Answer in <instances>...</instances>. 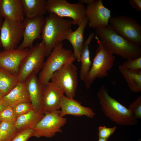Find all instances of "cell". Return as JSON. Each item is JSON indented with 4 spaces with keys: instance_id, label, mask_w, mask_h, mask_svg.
<instances>
[{
    "instance_id": "6da1fadb",
    "label": "cell",
    "mask_w": 141,
    "mask_h": 141,
    "mask_svg": "<svg viewBox=\"0 0 141 141\" xmlns=\"http://www.w3.org/2000/svg\"><path fill=\"white\" fill-rule=\"evenodd\" d=\"M73 21L72 20L64 19L54 13H50L45 18L41 37L48 56L54 48L62 43L71 32Z\"/></svg>"
},
{
    "instance_id": "7a4b0ae2",
    "label": "cell",
    "mask_w": 141,
    "mask_h": 141,
    "mask_svg": "<svg viewBox=\"0 0 141 141\" xmlns=\"http://www.w3.org/2000/svg\"><path fill=\"white\" fill-rule=\"evenodd\" d=\"M97 35L105 48L127 60L141 57V48L127 40L116 33L109 25L95 29Z\"/></svg>"
},
{
    "instance_id": "3957f363",
    "label": "cell",
    "mask_w": 141,
    "mask_h": 141,
    "mask_svg": "<svg viewBox=\"0 0 141 141\" xmlns=\"http://www.w3.org/2000/svg\"><path fill=\"white\" fill-rule=\"evenodd\" d=\"M97 95L103 113L112 121L125 126H132L137 123L130 110L110 96L105 86H101Z\"/></svg>"
},
{
    "instance_id": "277c9868",
    "label": "cell",
    "mask_w": 141,
    "mask_h": 141,
    "mask_svg": "<svg viewBox=\"0 0 141 141\" xmlns=\"http://www.w3.org/2000/svg\"><path fill=\"white\" fill-rule=\"evenodd\" d=\"M98 47L92 62L89 74L84 81L87 89L90 86L96 78L107 76L108 72L113 66L115 57L105 48L97 35L94 37Z\"/></svg>"
},
{
    "instance_id": "5b68a950",
    "label": "cell",
    "mask_w": 141,
    "mask_h": 141,
    "mask_svg": "<svg viewBox=\"0 0 141 141\" xmlns=\"http://www.w3.org/2000/svg\"><path fill=\"white\" fill-rule=\"evenodd\" d=\"M48 57L38 77L40 81L45 85L50 81L55 72L64 65L73 63L76 60L71 50L63 48L62 42L57 45Z\"/></svg>"
},
{
    "instance_id": "8992f818",
    "label": "cell",
    "mask_w": 141,
    "mask_h": 141,
    "mask_svg": "<svg viewBox=\"0 0 141 141\" xmlns=\"http://www.w3.org/2000/svg\"><path fill=\"white\" fill-rule=\"evenodd\" d=\"M46 56V51L43 41L29 49L28 55L21 62L18 77L19 82H25L31 74H37L42 69Z\"/></svg>"
},
{
    "instance_id": "52a82bcc",
    "label": "cell",
    "mask_w": 141,
    "mask_h": 141,
    "mask_svg": "<svg viewBox=\"0 0 141 141\" xmlns=\"http://www.w3.org/2000/svg\"><path fill=\"white\" fill-rule=\"evenodd\" d=\"M109 25L118 34L131 43L141 46V26L134 18L121 15L110 19Z\"/></svg>"
},
{
    "instance_id": "ba28073f",
    "label": "cell",
    "mask_w": 141,
    "mask_h": 141,
    "mask_svg": "<svg viewBox=\"0 0 141 141\" xmlns=\"http://www.w3.org/2000/svg\"><path fill=\"white\" fill-rule=\"evenodd\" d=\"M47 11L60 17L71 18L73 25H79L85 17L86 8L79 2L71 3L66 0H47Z\"/></svg>"
},
{
    "instance_id": "9c48e42d",
    "label": "cell",
    "mask_w": 141,
    "mask_h": 141,
    "mask_svg": "<svg viewBox=\"0 0 141 141\" xmlns=\"http://www.w3.org/2000/svg\"><path fill=\"white\" fill-rule=\"evenodd\" d=\"M51 81L60 88L67 97L74 98L78 84L77 68L73 63L67 64L52 75Z\"/></svg>"
},
{
    "instance_id": "30bf717a",
    "label": "cell",
    "mask_w": 141,
    "mask_h": 141,
    "mask_svg": "<svg viewBox=\"0 0 141 141\" xmlns=\"http://www.w3.org/2000/svg\"><path fill=\"white\" fill-rule=\"evenodd\" d=\"M60 110L45 112L44 115L33 130L32 136L51 138L57 133L62 132V127L66 123L67 119L60 115Z\"/></svg>"
},
{
    "instance_id": "8fae6325",
    "label": "cell",
    "mask_w": 141,
    "mask_h": 141,
    "mask_svg": "<svg viewBox=\"0 0 141 141\" xmlns=\"http://www.w3.org/2000/svg\"><path fill=\"white\" fill-rule=\"evenodd\" d=\"M0 31V46L4 50L16 49L23 37L22 21L4 19Z\"/></svg>"
},
{
    "instance_id": "7c38bea8",
    "label": "cell",
    "mask_w": 141,
    "mask_h": 141,
    "mask_svg": "<svg viewBox=\"0 0 141 141\" xmlns=\"http://www.w3.org/2000/svg\"><path fill=\"white\" fill-rule=\"evenodd\" d=\"M86 8L85 17L90 27L96 29L109 26L111 11L104 5L102 0H94Z\"/></svg>"
},
{
    "instance_id": "4fadbf2b",
    "label": "cell",
    "mask_w": 141,
    "mask_h": 141,
    "mask_svg": "<svg viewBox=\"0 0 141 141\" xmlns=\"http://www.w3.org/2000/svg\"><path fill=\"white\" fill-rule=\"evenodd\" d=\"M45 22V18L43 16L25 17L22 21L23 40L17 48H30L33 46V42L36 39H42L41 35Z\"/></svg>"
},
{
    "instance_id": "5bb4252c",
    "label": "cell",
    "mask_w": 141,
    "mask_h": 141,
    "mask_svg": "<svg viewBox=\"0 0 141 141\" xmlns=\"http://www.w3.org/2000/svg\"><path fill=\"white\" fill-rule=\"evenodd\" d=\"M29 51L28 48H17L0 52V67L18 76L21 63Z\"/></svg>"
},
{
    "instance_id": "9a60e30c",
    "label": "cell",
    "mask_w": 141,
    "mask_h": 141,
    "mask_svg": "<svg viewBox=\"0 0 141 141\" xmlns=\"http://www.w3.org/2000/svg\"><path fill=\"white\" fill-rule=\"evenodd\" d=\"M25 82L34 110L44 114L43 102L46 85L40 81L34 73L30 75Z\"/></svg>"
},
{
    "instance_id": "2e32d148",
    "label": "cell",
    "mask_w": 141,
    "mask_h": 141,
    "mask_svg": "<svg viewBox=\"0 0 141 141\" xmlns=\"http://www.w3.org/2000/svg\"><path fill=\"white\" fill-rule=\"evenodd\" d=\"M60 108V115L62 117L66 115H71L76 116L85 115L92 118L95 115L91 108L84 106L80 102L64 95L61 100Z\"/></svg>"
},
{
    "instance_id": "e0dca14e",
    "label": "cell",
    "mask_w": 141,
    "mask_h": 141,
    "mask_svg": "<svg viewBox=\"0 0 141 141\" xmlns=\"http://www.w3.org/2000/svg\"><path fill=\"white\" fill-rule=\"evenodd\" d=\"M64 94L63 91L52 82L48 83L45 85L43 100L44 113L59 110Z\"/></svg>"
},
{
    "instance_id": "ac0fdd59",
    "label": "cell",
    "mask_w": 141,
    "mask_h": 141,
    "mask_svg": "<svg viewBox=\"0 0 141 141\" xmlns=\"http://www.w3.org/2000/svg\"><path fill=\"white\" fill-rule=\"evenodd\" d=\"M0 15L4 19L22 21L25 16L21 0H2Z\"/></svg>"
},
{
    "instance_id": "d6986e66",
    "label": "cell",
    "mask_w": 141,
    "mask_h": 141,
    "mask_svg": "<svg viewBox=\"0 0 141 141\" xmlns=\"http://www.w3.org/2000/svg\"><path fill=\"white\" fill-rule=\"evenodd\" d=\"M1 101L7 106L12 108L22 103L31 102L25 82L19 83L13 89L3 97Z\"/></svg>"
},
{
    "instance_id": "ffe728a7",
    "label": "cell",
    "mask_w": 141,
    "mask_h": 141,
    "mask_svg": "<svg viewBox=\"0 0 141 141\" xmlns=\"http://www.w3.org/2000/svg\"><path fill=\"white\" fill-rule=\"evenodd\" d=\"M88 22L87 19L85 17L78 25V28L74 31L72 30L70 32L66 38L71 44L73 49L74 57L79 62L80 61L81 54L84 42V31Z\"/></svg>"
},
{
    "instance_id": "44dd1931",
    "label": "cell",
    "mask_w": 141,
    "mask_h": 141,
    "mask_svg": "<svg viewBox=\"0 0 141 141\" xmlns=\"http://www.w3.org/2000/svg\"><path fill=\"white\" fill-rule=\"evenodd\" d=\"M44 115L33 109L19 116L14 124L17 133L27 129H33Z\"/></svg>"
},
{
    "instance_id": "7402d4cb",
    "label": "cell",
    "mask_w": 141,
    "mask_h": 141,
    "mask_svg": "<svg viewBox=\"0 0 141 141\" xmlns=\"http://www.w3.org/2000/svg\"><path fill=\"white\" fill-rule=\"evenodd\" d=\"M95 34L92 33L90 34L84 42L80 55L81 66L79 77L81 80L84 81L87 77L92 64L90 57L89 46L95 37Z\"/></svg>"
},
{
    "instance_id": "603a6c76",
    "label": "cell",
    "mask_w": 141,
    "mask_h": 141,
    "mask_svg": "<svg viewBox=\"0 0 141 141\" xmlns=\"http://www.w3.org/2000/svg\"><path fill=\"white\" fill-rule=\"evenodd\" d=\"M46 0H21L25 17L43 16L47 12Z\"/></svg>"
},
{
    "instance_id": "cb8c5ba5",
    "label": "cell",
    "mask_w": 141,
    "mask_h": 141,
    "mask_svg": "<svg viewBox=\"0 0 141 141\" xmlns=\"http://www.w3.org/2000/svg\"><path fill=\"white\" fill-rule=\"evenodd\" d=\"M118 69L130 90L134 92H141V70H129L124 68L122 65L119 66Z\"/></svg>"
},
{
    "instance_id": "d4e9b609",
    "label": "cell",
    "mask_w": 141,
    "mask_h": 141,
    "mask_svg": "<svg viewBox=\"0 0 141 141\" xmlns=\"http://www.w3.org/2000/svg\"><path fill=\"white\" fill-rule=\"evenodd\" d=\"M19 83L18 76L0 67V91L4 96Z\"/></svg>"
},
{
    "instance_id": "484cf974",
    "label": "cell",
    "mask_w": 141,
    "mask_h": 141,
    "mask_svg": "<svg viewBox=\"0 0 141 141\" xmlns=\"http://www.w3.org/2000/svg\"><path fill=\"white\" fill-rule=\"evenodd\" d=\"M17 133L14 124L2 122L0 125V141H10Z\"/></svg>"
},
{
    "instance_id": "4316f807",
    "label": "cell",
    "mask_w": 141,
    "mask_h": 141,
    "mask_svg": "<svg viewBox=\"0 0 141 141\" xmlns=\"http://www.w3.org/2000/svg\"><path fill=\"white\" fill-rule=\"evenodd\" d=\"M17 118L11 107L7 106L4 110L0 112V121L1 122H7L14 124Z\"/></svg>"
},
{
    "instance_id": "83f0119b",
    "label": "cell",
    "mask_w": 141,
    "mask_h": 141,
    "mask_svg": "<svg viewBox=\"0 0 141 141\" xmlns=\"http://www.w3.org/2000/svg\"><path fill=\"white\" fill-rule=\"evenodd\" d=\"M15 116H19L33 109L31 102H25L19 104L12 108Z\"/></svg>"
},
{
    "instance_id": "f1b7e54d",
    "label": "cell",
    "mask_w": 141,
    "mask_h": 141,
    "mask_svg": "<svg viewBox=\"0 0 141 141\" xmlns=\"http://www.w3.org/2000/svg\"><path fill=\"white\" fill-rule=\"evenodd\" d=\"M133 116L135 119L141 118V96L138 97L129 106Z\"/></svg>"
},
{
    "instance_id": "f546056e",
    "label": "cell",
    "mask_w": 141,
    "mask_h": 141,
    "mask_svg": "<svg viewBox=\"0 0 141 141\" xmlns=\"http://www.w3.org/2000/svg\"><path fill=\"white\" fill-rule=\"evenodd\" d=\"M122 66L124 68L131 70H141V57L126 60Z\"/></svg>"
},
{
    "instance_id": "4dcf8cb0",
    "label": "cell",
    "mask_w": 141,
    "mask_h": 141,
    "mask_svg": "<svg viewBox=\"0 0 141 141\" xmlns=\"http://www.w3.org/2000/svg\"><path fill=\"white\" fill-rule=\"evenodd\" d=\"M33 130L27 129L17 133L10 141H27L32 136Z\"/></svg>"
},
{
    "instance_id": "1f68e13d",
    "label": "cell",
    "mask_w": 141,
    "mask_h": 141,
    "mask_svg": "<svg viewBox=\"0 0 141 141\" xmlns=\"http://www.w3.org/2000/svg\"><path fill=\"white\" fill-rule=\"evenodd\" d=\"M116 126L107 127L105 126H99L98 128L99 138L107 139L115 131Z\"/></svg>"
},
{
    "instance_id": "d6a6232c",
    "label": "cell",
    "mask_w": 141,
    "mask_h": 141,
    "mask_svg": "<svg viewBox=\"0 0 141 141\" xmlns=\"http://www.w3.org/2000/svg\"><path fill=\"white\" fill-rule=\"evenodd\" d=\"M129 2L132 7L137 11H141V0H129Z\"/></svg>"
},
{
    "instance_id": "836d02e7",
    "label": "cell",
    "mask_w": 141,
    "mask_h": 141,
    "mask_svg": "<svg viewBox=\"0 0 141 141\" xmlns=\"http://www.w3.org/2000/svg\"><path fill=\"white\" fill-rule=\"evenodd\" d=\"M94 1V0H80L79 2L82 4L85 3L88 5L92 3Z\"/></svg>"
},
{
    "instance_id": "e575fe53",
    "label": "cell",
    "mask_w": 141,
    "mask_h": 141,
    "mask_svg": "<svg viewBox=\"0 0 141 141\" xmlns=\"http://www.w3.org/2000/svg\"><path fill=\"white\" fill-rule=\"evenodd\" d=\"M7 106L1 100L0 101V112L4 110Z\"/></svg>"
},
{
    "instance_id": "d590c367",
    "label": "cell",
    "mask_w": 141,
    "mask_h": 141,
    "mask_svg": "<svg viewBox=\"0 0 141 141\" xmlns=\"http://www.w3.org/2000/svg\"><path fill=\"white\" fill-rule=\"evenodd\" d=\"M2 18L0 15V30L3 21Z\"/></svg>"
},
{
    "instance_id": "8d00e7d4",
    "label": "cell",
    "mask_w": 141,
    "mask_h": 141,
    "mask_svg": "<svg viewBox=\"0 0 141 141\" xmlns=\"http://www.w3.org/2000/svg\"><path fill=\"white\" fill-rule=\"evenodd\" d=\"M4 96V95L0 91V101H1Z\"/></svg>"
},
{
    "instance_id": "74e56055",
    "label": "cell",
    "mask_w": 141,
    "mask_h": 141,
    "mask_svg": "<svg viewBox=\"0 0 141 141\" xmlns=\"http://www.w3.org/2000/svg\"><path fill=\"white\" fill-rule=\"evenodd\" d=\"M107 139L99 138L98 141H107Z\"/></svg>"
},
{
    "instance_id": "f35d334b",
    "label": "cell",
    "mask_w": 141,
    "mask_h": 141,
    "mask_svg": "<svg viewBox=\"0 0 141 141\" xmlns=\"http://www.w3.org/2000/svg\"><path fill=\"white\" fill-rule=\"evenodd\" d=\"M2 0H0V7L1 4Z\"/></svg>"
},
{
    "instance_id": "ab89813d",
    "label": "cell",
    "mask_w": 141,
    "mask_h": 141,
    "mask_svg": "<svg viewBox=\"0 0 141 141\" xmlns=\"http://www.w3.org/2000/svg\"><path fill=\"white\" fill-rule=\"evenodd\" d=\"M1 122L0 121V125L1 124Z\"/></svg>"
},
{
    "instance_id": "60d3db41",
    "label": "cell",
    "mask_w": 141,
    "mask_h": 141,
    "mask_svg": "<svg viewBox=\"0 0 141 141\" xmlns=\"http://www.w3.org/2000/svg\"><path fill=\"white\" fill-rule=\"evenodd\" d=\"M141 141V140H139V141Z\"/></svg>"
}]
</instances>
